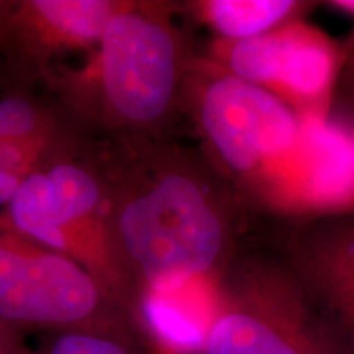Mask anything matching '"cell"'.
Instances as JSON below:
<instances>
[{
  "mask_svg": "<svg viewBox=\"0 0 354 354\" xmlns=\"http://www.w3.org/2000/svg\"><path fill=\"white\" fill-rule=\"evenodd\" d=\"M349 141H351V149H353V156H354V133H353L351 138H349Z\"/></svg>",
  "mask_w": 354,
  "mask_h": 354,
  "instance_id": "18",
  "label": "cell"
},
{
  "mask_svg": "<svg viewBox=\"0 0 354 354\" xmlns=\"http://www.w3.org/2000/svg\"><path fill=\"white\" fill-rule=\"evenodd\" d=\"M38 115L28 100L21 97L0 99V141H21L35 131Z\"/></svg>",
  "mask_w": 354,
  "mask_h": 354,
  "instance_id": "13",
  "label": "cell"
},
{
  "mask_svg": "<svg viewBox=\"0 0 354 354\" xmlns=\"http://www.w3.org/2000/svg\"><path fill=\"white\" fill-rule=\"evenodd\" d=\"M328 6L343 13H348L354 20V0H333V2H328Z\"/></svg>",
  "mask_w": 354,
  "mask_h": 354,
  "instance_id": "16",
  "label": "cell"
},
{
  "mask_svg": "<svg viewBox=\"0 0 354 354\" xmlns=\"http://www.w3.org/2000/svg\"><path fill=\"white\" fill-rule=\"evenodd\" d=\"M141 310L153 335L166 348L176 353H192L205 346L207 326L179 304L174 294L149 292Z\"/></svg>",
  "mask_w": 354,
  "mask_h": 354,
  "instance_id": "11",
  "label": "cell"
},
{
  "mask_svg": "<svg viewBox=\"0 0 354 354\" xmlns=\"http://www.w3.org/2000/svg\"><path fill=\"white\" fill-rule=\"evenodd\" d=\"M46 176L63 227L87 215L99 202V184L81 167L59 165L51 167Z\"/></svg>",
  "mask_w": 354,
  "mask_h": 354,
  "instance_id": "12",
  "label": "cell"
},
{
  "mask_svg": "<svg viewBox=\"0 0 354 354\" xmlns=\"http://www.w3.org/2000/svg\"><path fill=\"white\" fill-rule=\"evenodd\" d=\"M0 354H12V346L2 330H0Z\"/></svg>",
  "mask_w": 354,
  "mask_h": 354,
  "instance_id": "17",
  "label": "cell"
},
{
  "mask_svg": "<svg viewBox=\"0 0 354 354\" xmlns=\"http://www.w3.org/2000/svg\"><path fill=\"white\" fill-rule=\"evenodd\" d=\"M201 123L220 161L272 205L318 218L353 212L351 141L330 122L223 73L203 91Z\"/></svg>",
  "mask_w": 354,
  "mask_h": 354,
  "instance_id": "1",
  "label": "cell"
},
{
  "mask_svg": "<svg viewBox=\"0 0 354 354\" xmlns=\"http://www.w3.org/2000/svg\"><path fill=\"white\" fill-rule=\"evenodd\" d=\"M8 205V218L20 233L53 250H64L66 236L48 176H25Z\"/></svg>",
  "mask_w": 354,
  "mask_h": 354,
  "instance_id": "9",
  "label": "cell"
},
{
  "mask_svg": "<svg viewBox=\"0 0 354 354\" xmlns=\"http://www.w3.org/2000/svg\"><path fill=\"white\" fill-rule=\"evenodd\" d=\"M343 68L339 77L343 79L344 86L354 92V30L348 41L343 44Z\"/></svg>",
  "mask_w": 354,
  "mask_h": 354,
  "instance_id": "15",
  "label": "cell"
},
{
  "mask_svg": "<svg viewBox=\"0 0 354 354\" xmlns=\"http://www.w3.org/2000/svg\"><path fill=\"white\" fill-rule=\"evenodd\" d=\"M118 234L154 294H177L209 272L225 246L218 212L196 180L169 174L131 198L118 216Z\"/></svg>",
  "mask_w": 354,
  "mask_h": 354,
  "instance_id": "2",
  "label": "cell"
},
{
  "mask_svg": "<svg viewBox=\"0 0 354 354\" xmlns=\"http://www.w3.org/2000/svg\"><path fill=\"white\" fill-rule=\"evenodd\" d=\"M294 272L354 354V215L322 216L300 234Z\"/></svg>",
  "mask_w": 354,
  "mask_h": 354,
  "instance_id": "7",
  "label": "cell"
},
{
  "mask_svg": "<svg viewBox=\"0 0 354 354\" xmlns=\"http://www.w3.org/2000/svg\"><path fill=\"white\" fill-rule=\"evenodd\" d=\"M97 282L61 254H30L0 241V320L71 326L100 310Z\"/></svg>",
  "mask_w": 354,
  "mask_h": 354,
  "instance_id": "6",
  "label": "cell"
},
{
  "mask_svg": "<svg viewBox=\"0 0 354 354\" xmlns=\"http://www.w3.org/2000/svg\"><path fill=\"white\" fill-rule=\"evenodd\" d=\"M48 354H128L122 344L102 335L73 331L51 344Z\"/></svg>",
  "mask_w": 354,
  "mask_h": 354,
  "instance_id": "14",
  "label": "cell"
},
{
  "mask_svg": "<svg viewBox=\"0 0 354 354\" xmlns=\"http://www.w3.org/2000/svg\"><path fill=\"white\" fill-rule=\"evenodd\" d=\"M205 354H349L295 272L238 279L207 328Z\"/></svg>",
  "mask_w": 354,
  "mask_h": 354,
  "instance_id": "3",
  "label": "cell"
},
{
  "mask_svg": "<svg viewBox=\"0 0 354 354\" xmlns=\"http://www.w3.org/2000/svg\"><path fill=\"white\" fill-rule=\"evenodd\" d=\"M28 8L53 30L77 41L100 39L117 10L99 0H37Z\"/></svg>",
  "mask_w": 354,
  "mask_h": 354,
  "instance_id": "10",
  "label": "cell"
},
{
  "mask_svg": "<svg viewBox=\"0 0 354 354\" xmlns=\"http://www.w3.org/2000/svg\"><path fill=\"white\" fill-rule=\"evenodd\" d=\"M302 3L292 0H212L203 7L205 19L227 41L259 37L287 24Z\"/></svg>",
  "mask_w": 354,
  "mask_h": 354,
  "instance_id": "8",
  "label": "cell"
},
{
  "mask_svg": "<svg viewBox=\"0 0 354 354\" xmlns=\"http://www.w3.org/2000/svg\"><path fill=\"white\" fill-rule=\"evenodd\" d=\"M228 73L272 92L307 117L328 122L343 46L302 21H287L259 37L227 41Z\"/></svg>",
  "mask_w": 354,
  "mask_h": 354,
  "instance_id": "4",
  "label": "cell"
},
{
  "mask_svg": "<svg viewBox=\"0 0 354 354\" xmlns=\"http://www.w3.org/2000/svg\"><path fill=\"white\" fill-rule=\"evenodd\" d=\"M100 74L109 104L120 117L131 123L158 120L174 94V38L143 13L118 12L100 38Z\"/></svg>",
  "mask_w": 354,
  "mask_h": 354,
  "instance_id": "5",
  "label": "cell"
}]
</instances>
